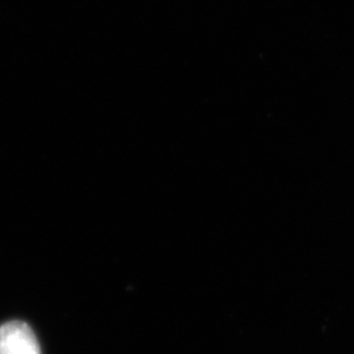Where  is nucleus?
Returning <instances> with one entry per match:
<instances>
[{"label": "nucleus", "mask_w": 354, "mask_h": 354, "mask_svg": "<svg viewBox=\"0 0 354 354\" xmlns=\"http://www.w3.org/2000/svg\"><path fill=\"white\" fill-rule=\"evenodd\" d=\"M0 354H41V351L28 324L11 322L0 327Z\"/></svg>", "instance_id": "obj_1"}]
</instances>
